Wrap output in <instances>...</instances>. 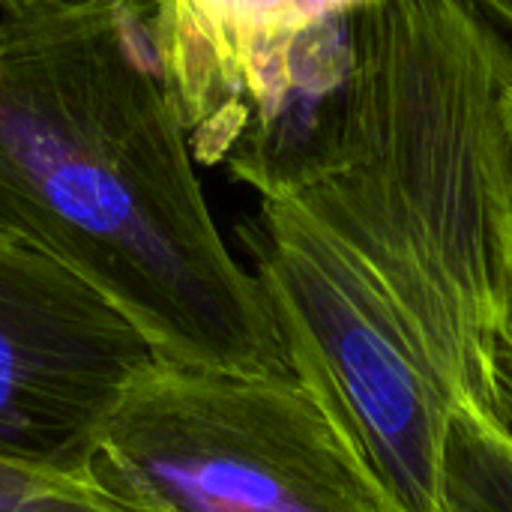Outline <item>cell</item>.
Returning a JSON list of instances; mask_svg holds the SVG:
<instances>
[{
	"mask_svg": "<svg viewBox=\"0 0 512 512\" xmlns=\"http://www.w3.org/2000/svg\"><path fill=\"white\" fill-rule=\"evenodd\" d=\"M512 45L465 0H366L348 159L240 225L291 372L396 512H444L453 417L501 402L489 168Z\"/></svg>",
	"mask_w": 512,
	"mask_h": 512,
	"instance_id": "cell-1",
	"label": "cell"
},
{
	"mask_svg": "<svg viewBox=\"0 0 512 512\" xmlns=\"http://www.w3.org/2000/svg\"><path fill=\"white\" fill-rule=\"evenodd\" d=\"M0 234L87 279L162 363L291 372L195 174L156 0L0 3Z\"/></svg>",
	"mask_w": 512,
	"mask_h": 512,
	"instance_id": "cell-2",
	"label": "cell"
},
{
	"mask_svg": "<svg viewBox=\"0 0 512 512\" xmlns=\"http://www.w3.org/2000/svg\"><path fill=\"white\" fill-rule=\"evenodd\" d=\"M90 480L129 512H396L348 429L294 372L156 360L105 426Z\"/></svg>",
	"mask_w": 512,
	"mask_h": 512,
	"instance_id": "cell-3",
	"label": "cell"
},
{
	"mask_svg": "<svg viewBox=\"0 0 512 512\" xmlns=\"http://www.w3.org/2000/svg\"><path fill=\"white\" fill-rule=\"evenodd\" d=\"M156 360L102 291L30 240L0 234V459L93 483L105 426Z\"/></svg>",
	"mask_w": 512,
	"mask_h": 512,
	"instance_id": "cell-4",
	"label": "cell"
},
{
	"mask_svg": "<svg viewBox=\"0 0 512 512\" xmlns=\"http://www.w3.org/2000/svg\"><path fill=\"white\" fill-rule=\"evenodd\" d=\"M363 6L309 15L264 42L231 99L189 135L195 159L222 165L258 198L288 195L339 168L360 111Z\"/></svg>",
	"mask_w": 512,
	"mask_h": 512,
	"instance_id": "cell-5",
	"label": "cell"
},
{
	"mask_svg": "<svg viewBox=\"0 0 512 512\" xmlns=\"http://www.w3.org/2000/svg\"><path fill=\"white\" fill-rule=\"evenodd\" d=\"M306 0H156V27L189 135L234 93L249 57L306 18Z\"/></svg>",
	"mask_w": 512,
	"mask_h": 512,
	"instance_id": "cell-6",
	"label": "cell"
},
{
	"mask_svg": "<svg viewBox=\"0 0 512 512\" xmlns=\"http://www.w3.org/2000/svg\"><path fill=\"white\" fill-rule=\"evenodd\" d=\"M444 512H512V423L498 405L456 411L441 477Z\"/></svg>",
	"mask_w": 512,
	"mask_h": 512,
	"instance_id": "cell-7",
	"label": "cell"
},
{
	"mask_svg": "<svg viewBox=\"0 0 512 512\" xmlns=\"http://www.w3.org/2000/svg\"><path fill=\"white\" fill-rule=\"evenodd\" d=\"M0 512H129L96 483L63 480L0 459Z\"/></svg>",
	"mask_w": 512,
	"mask_h": 512,
	"instance_id": "cell-8",
	"label": "cell"
},
{
	"mask_svg": "<svg viewBox=\"0 0 512 512\" xmlns=\"http://www.w3.org/2000/svg\"><path fill=\"white\" fill-rule=\"evenodd\" d=\"M489 207L492 231L501 261V279L512 312V81L501 93L492 141V168H489Z\"/></svg>",
	"mask_w": 512,
	"mask_h": 512,
	"instance_id": "cell-9",
	"label": "cell"
},
{
	"mask_svg": "<svg viewBox=\"0 0 512 512\" xmlns=\"http://www.w3.org/2000/svg\"><path fill=\"white\" fill-rule=\"evenodd\" d=\"M465 3L512 45V0H465Z\"/></svg>",
	"mask_w": 512,
	"mask_h": 512,
	"instance_id": "cell-10",
	"label": "cell"
},
{
	"mask_svg": "<svg viewBox=\"0 0 512 512\" xmlns=\"http://www.w3.org/2000/svg\"><path fill=\"white\" fill-rule=\"evenodd\" d=\"M498 408L512 423V327L504 339V360H501V402Z\"/></svg>",
	"mask_w": 512,
	"mask_h": 512,
	"instance_id": "cell-11",
	"label": "cell"
},
{
	"mask_svg": "<svg viewBox=\"0 0 512 512\" xmlns=\"http://www.w3.org/2000/svg\"><path fill=\"white\" fill-rule=\"evenodd\" d=\"M0 3H9V0H0Z\"/></svg>",
	"mask_w": 512,
	"mask_h": 512,
	"instance_id": "cell-12",
	"label": "cell"
}]
</instances>
